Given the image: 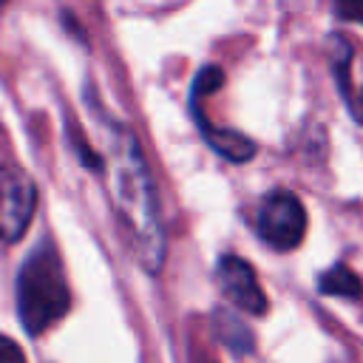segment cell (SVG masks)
Here are the masks:
<instances>
[{
  "mask_svg": "<svg viewBox=\"0 0 363 363\" xmlns=\"http://www.w3.org/2000/svg\"><path fill=\"white\" fill-rule=\"evenodd\" d=\"M258 235L275 250H295L306 233V210L289 190H269L258 204Z\"/></svg>",
  "mask_w": 363,
  "mask_h": 363,
  "instance_id": "3",
  "label": "cell"
},
{
  "mask_svg": "<svg viewBox=\"0 0 363 363\" xmlns=\"http://www.w3.org/2000/svg\"><path fill=\"white\" fill-rule=\"evenodd\" d=\"M216 332L221 337V343H227L233 352H250L252 349V332L235 318V315H227V312H216Z\"/></svg>",
  "mask_w": 363,
  "mask_h": 363,
  "instance_id": "8",
  "label": "cell"
},
{
  "mask_svg": "<svg viewBox=\"0 0 363 363\" xmlns=\"http://www.w3.org/2000/svg\"><path fill=\"white\" fill-rule=\"evenodd\" d=\"M0 363H26V352L9 335H0Z\"/></svg>",
  "mask_w": 363,
  "mask_h": 363,
  "instance_id": "9",
  "label": "cell"
},
{
  "mask_svg": "<svg viewBox=\"0 0 363 363\" xmlns=\"http://www.w3.org/2000/svg\"><path fill=\"white\" fill-rule=\"evenodd\" d=\"M346 105H349L352 116L363 125V88H360V91H349V94H346Z\"/></svg>",
  "mask_w": 363,
  "mask_h": 363,
  "instance_id": "10",
  "label": "cell"
},
{
  "mask_svg": "<svg viewBox=\"0 0 363 363\" xmlns=\"http://www.w3.org/2000/svg\"><path fill=\"white\" fill-rule=\"evenodd\" d=\"M190 108H193V119H196L199 130L204 133L207 145H210L216 153H221V156H224V159H230V162H247V159L255 153V142H252V139H247V136H244V133H238V130L216 128V125L204 116V111H201L199 105H193V102H190Z\"/></svg>",
  "mask_w": 363,
  "mask_h": 363,
  "instance_id": "6",
  "label": "cell"
},
{
  "mask_svg": "<svg viewBox=\"0 0 363 363\" xmlns=\"http://www.w3.org/2000/svg\"><path fill=\"white\" fill-rule=\"evenodd\" d=\"M71 306L62 261L54 247L40 244L17 272V315L28 335L54 326Z\"/></svg>",
  "mask_w": 363,
  "mask_h": 363,
  "instance_id": "2",
  "label": "cell"
},
{
  "mask_svg": "<svg viewBox=\"0 0 363 363\" xmlns=\"http://www.w3.org/2000/svg\"><path fill=\"white\" fill-rule=\"evenodd\" d=\"M318 289L323 295H332V298H352V301H357L363 295V281L346 264H335V267H329V269L320 272Z\"/></svg>",
  "mask_w": 363,
  "mask_h": 363,
  "instance_id": "7",
  "label": "cell"
},
{
  "mask_svg": "<svg viewBox=\"0 0 363 363\" xmlns=\"http://www.w3.org/2000/svg\"><path fill=\"white\" fill-rule=\"evenodd\" d=\"M216 278H218V286L221 292L244 312L250 315H264L269 309L267 303V295L255 278V269L238 258V255H221L218 258V267H216Z\"/></svg>",
  "mask_w": 363,
  "mask_h": 363,
  "instance_id": "5",
  "label": "cell"
},
{
  "mask_svg": "<svg viewBox=\"0 0 363 363\" xmlns=\"http://www.w3.org/2000/svg\"><path fill=\"white\" fill-rule=\"evenodd\" d=\"M37 210V184L34 179L11 164H0V241H17L23 238L26 227L31 224Z\"/></svg>",
  "mask_w": 363,
  "mask_h": 363,
  "instance_id": "4",
  "label": "cell"
},
{
  "mask_svg": "<svg viewBox=\"0 0 363 363\" xmlns=\"http://www.w3.org/2000/svg\"><path fill=\"white\" fill-rule=\"evenodd\" d=\"M102 173L108 179L113 213L133 258L147 275H159L164 267V227L159 216V196L133 130L119 122L108 128Z\"/></svg>",
  "mask_w": 363,
  "mask_h": 363,
  "instance_id": "1",
  "label": "cell"
},
{
  "mask_svg": "<svg viewBox=\"0 0 363 363\" xmlns=\"http://www.w3.org/2000/svg\"><path fill=\"white\" fill-rule=\"evenodd\" d=\"M337 14L340 17H349V20H363V3H340L337 6Z\"/></svg>",
  "mask_w": 363,
  "mask_h": 363,
  "instance_id": "11",
  "label": "cell"
}]
</instances>
